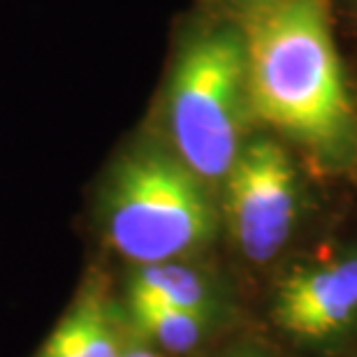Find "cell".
<instances>
[{"instance_id":"6da1fadb","label":"cell","mask_w":357,"mask_h":357,"mask_svg":"<svg viewBox=\"0 0 357 357\" xmlns=\"http://www.w3.org/2000/svg\"><path fill=\"white\" fill-rule=\"evenodd\" d=\"M251 114L323 155L353 135V107L332 40L327 0H278L244 26Z\"/></svg>"},{"instance_id":"52a82bcc","label":"cell","mask_w":357,"mask_h":357,"mask_svg":"<svg viewBox=\"0 0 357 357\" xmlns=\"http://www.w3.org/2000/svg\"><path fill=\"white\" fill-rule=\"evenodd\" d=\"M128 309L137 337L169 353H185L195 348L209 320L206 316L174 309L135 290H128Z\"/></svg>"},{"instance_id":"7a4b0ae2","label":"cell","mask_w":357,"mask_h":357,"mask_svg":"<svg viewBox=\"0 0 357 357\" xmlns=\"http://www.w3.org/2000/svg\"><path fill=\"white\" fill-rule=\"evenodd\" d=\"M105 232L114 251L137 265L174 262L216 232L202 178L181 160L139 149L114 167L105 195Z\"/></svg>"},{"instance_id":"8992f818","label":"cell","mask_w":357,"mask_h":357,"mask_svg":"<svg viewBox=\"0 0 357 357\" xmlns=\"http://www.w3.org/2000/svg\"><path fill=\"white\" fill-rule=\"evenodd\" d=\"M109 285L91 274L33 357H123L128 334Z\"/></svg>"},{"instance_id":"30bf717a","label":"cell","mask_w":357,"mask_h":357,"mask_svg":"<svg viewBox=\"0 0 357 357\" xmlns=\"http://www.w3.org/2000/svg\"><path fill=\"white\" fill-rule=\"evenodd\" d=\"M237 3H241L244 7H248V12H253V10H260V7L274 5V3H278V0H237Z\"/></svg>"},{"instance_id":"277c9868","label":"cell","mask_w":357,"mask_h":357,"mask_svg":"<svg viewBox=\"0 0 357 357\" xmlns=\"http://www.w3.org/2000/svg\"><path fill=\"white\" fill-rule=\"evenodd\" d=\"M225 211L248 260L267 262L285 246L297 216V178L276 142L255 139L241 146L225 176Z\"/></svg>"},{"instance_id":"3957f363","label":"cell","mask_w":357,"mask_h":357,"mask_svg":"<svg viewBox=\"0 0 357 357\" xmlns=\"http://www.w3.org/2000/svg\"><path fill=\"white\" fill-rule=\"evenodd\" d=\"M248 114L244 38L230 28L204 31L183 47L169 79L176 158L202 181L225 178L241 151Z\"/></svg>"},{"instance_id":"9c48e42d","label":"cell","mask_w":357,"mask_h":357,"mask_svg":"<svg viewBox=\"0 0 357 357\" xmlns=\"http://www.w3.org/2000/svg\"><path fill=\"white\" fill-rule=\"evenodd\" d=\"M123 357H158V353L149 344H142V341H128Z\"/></svg>"},{"instance_id":"ba28073f","label":"cell","mask_w":357,"mask_h":357,"mask_svg":"<svg viewBox=\"0 0 357 357\" xmlns=\"http://www.w3.org/2000/svg\"><path fill=\"white\" fill-rule=\"evenodd\" d=\"M128 290L158 299V302L183 309L197 316L209 318L211 295L204 278L192 269L176 265V262H155V265H139L130 276Z\"/></svg>"},{"instance_id":"5b68a950","label":"cell","mask_w":357,"mask_h":357,"mask_svg":"<svg viewBox=\"0 0 357 357\" xmlns=\"http://www.w3.org/2000/svg\"><path fill=\"white\" fill-rule=\"evenodd\" d=\"M357 313V258L288 276L276 295V323L295 337L325 339Z\"/></svg>"}]
</instances>
